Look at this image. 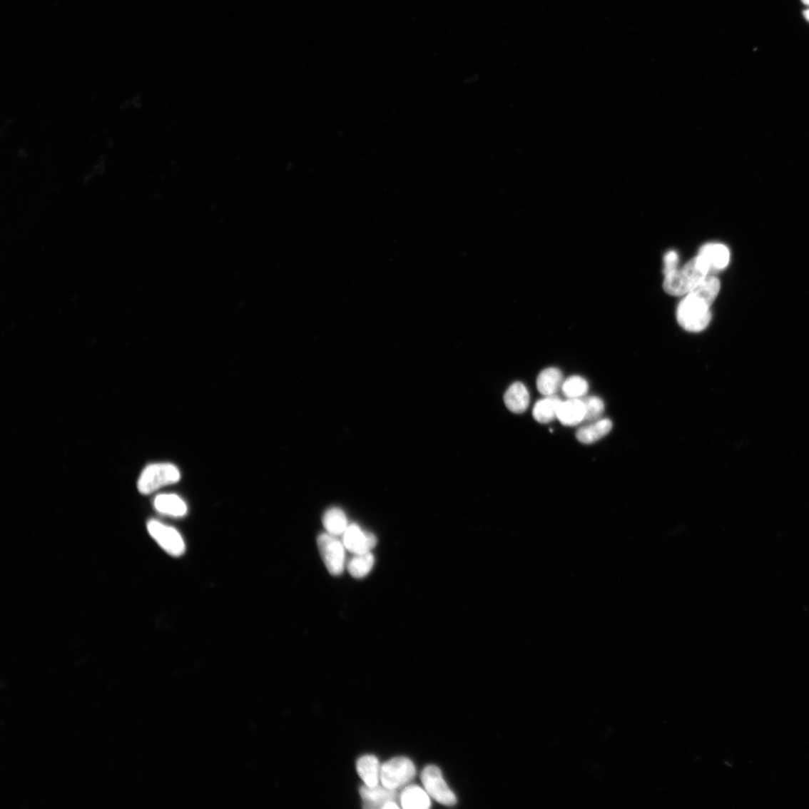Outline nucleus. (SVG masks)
Segmentation results:
<instances>
[{
    "label": "nucleus",
    "mask_w": 809,
    "mask_h": 809,
    "mask_svg": "<svg viewBox=\"0 0 809 809\" xmlns=\"http://www.w3.org/2000/svg\"><path fill=\"white\" fill-rule=\"evenodd\" d=\"M710 273L708 265L697 256L683 268H678L676 273L665 277L663 288L669 295H685Z\"/></svg>",
    "instance_id": "nucleus-1"
},
{
    "label": "nucleus",
    "mask_w": 809,
    "mask_h": 809,
    "mask_svg": "<svg viewBox=\"0 0 809 809\" xmlns=\"http://www.w3.org/2000/svg\"><path fill=\"white\" fill-rule=\"evenodd\" d=\"M711 306L703 300L688 293L680 302L677 310L679 325L689 332H700L711 320Z\"/></svg>",
    "instance_id": "nucleus-2"
},
{
    "label": "nucleus",
    "mask_w": 809,
    "mask_h": 809,
    "mask_svg": "<svg viewBox=\"0 0 809 809\" xmlns=\"http://www.w3.org/2000/svg\"><path fill=\"white\" fill-rule=\"evenodd\" d=\"M180 477L178 469L173 464H149L139 477L138 488L141 493L149 494L165 486L177 483Z\"/></svg>",
    "instance_id": "nucleus-3"
},
{
    "label": "nucleus",
    "mask_w": 809,
    "mask_h": 809,
    "mask_svg": "<svg viewBox=\"0 0 809 809\" xmlns=\"http://www.w3.org/2000/svg\"><path fill=\"white\" fill-rule=\"evenodd\" d=\"M416 775L413 762L406 757H397L381 766L380 782L385 788L397 790L411 783Z\"/></svg>",
    "instance_id": "nucleus-4"
},
{
    "label": "nucleus",
    "mask_w": 809,
    "mask_h": 809,
    "mask_svg": "<svg viewBox=\"0 0 809 809\" xmlns=\"http://www.w3.org/2000/svg\"><path fill=\"white\" fill-rule=\"evenodd\" d=\"M322 560L330 574L340 576L344 571L346 563V547L336 536L322 534L317 539Z\"/></svg>",
    "instance_id": "nucleus-5"
},
{
    "label": "nucleus",
    "mask_w": 809,
    "mask_h": 809,
    "mask_svg": "<svg viewBox=\"0 0 809 809\" xmlns=\"http://www.w3.org/2000/svg\"><path fill=\"white\" fill-rule=\"evenodd\" d=\"M421 777L424 789L430 798L447 806L457 804L455 794L448 787L438 767L427 766L423 770Z\"/></svg>",
    "instance_id": "nucleus-6"
},
{
    "label": "nucleus",
    "mask_w": 809,
    "mask_h": 809,
    "mask_svg": "<svg viewBox=\"0 0 809 809\" xmlns=\"http://www.w3.org/2000/svg\"><path fill=\"white\" fill-rule=\"evenodd\" d=\"M147 530L158 544L172 556H181L185 551L183 538L175 529L157 520L147 523Z\"/></svg>",
    "instance_id": "nucleus-7"
},
{
    "label": "nucleus",
    "mask_w": 809,
    "mask_h": 809,
    "mask_svg": "<svg viewBox=\"0 0 809 809\" xmlns=\"http://www.w3.org/2000/svg\"><path fill=\"white\" fill-rule=\"evenodd\" d=\"M342 543L353 554L365 553L377 546V539L373 534L364 531L356 524H349L342 534Z\"/></svg>",
    "instance_id": "nucleus-8"
},
{
    "label": "nucleus",
    "mask_w": 809,
    "mask_h": 809,
    "mask_svg": "<svg viewBox=\"0 0 809 809\" xmlns=\"http://www.w3.org/2000/svg\"><path fill=\"white\" fill-rule=\"evenodd\" d=\"M360 794L365 808H383L390 802L400 800L397 790L389 789L380 784L373 787L365 785L360 788Z\"/></svg>",
    "instance_id": "nucleus-9"
},
{
    "label": "nucleus",
    "mask_w": 809,
    "mask_h": 809,
    "mask_svg": "<svg viewBox=\"0 0 809 809\" xmlns=\"http://www.w3.org/2000/svg\"><path fill=\"white\" fill-rule=\"evenodd\" d=\"M698 256L706 263L711 273L721 271L726 268L730 262V251L722 244L709 243L701 247Z\"/></svg>",
    "instance_id": "nucleus-10"
},
{
    "label": "nucleus",
    "mask_w": 809,
    "mask_h": 809,
    "mask_svg": "<svg viewBox=\"0 0 809 809\" xmlns=\"http://www.w3.org/2000/svg\"><path fill=\"white\" fill-rule=\"evenodd\" d=\"M507 408L513 413L521 414L529 406L530 395L528 389L521 382H515L507 389L504 396Z\"/></svg>",
    "instance_id": "nucleus-11"
},
{
    "label": "nucleus",
    "mask_w": 809,
    "mask_h": 809,
    "mask_svg": "<svg viewBox=\"0 0 809 809\" xmlns=\"http://www.w3.org/2000/svg\"><path fill=\"white\" fill-rule=\"evenodd\" d=\"M586 408L581 399H569L561 402L557 418L564 426L574 427L584 421Z\"/></svg>",
    "instance_id": "nucleus-12"
},
{
    "label": "nucleus",
    "mask_w": 809,
    "mask_h": 809,
    "mask_svg": "<svg viewBox=\"0 0 809 809\" xmlns=\"http://www.w3.org/2000/svg\"><path fill=\"white\" fill-rule=\"evenodd\" d=\"M356 769L365 785L373 787L380 784L381 766L376 756L367 755L360 758Z\"/></svg>",
    "instance_id": "nucleus-13"
},
{
    "label": "nucleus",
    "mask_w": 809,
    "mask_h": 809,
    "mask_svg": "<svg viewBox=\"0 0 809 809\" xmlns=\"http://www.w3.org/2000/svg\"><path fill=\"white\" fill-rule=\"evenodd\" d=\"M563 374L556 367H549L544 370L536 380L538 392L549 397L556 395L563 385Z\"/></svg>",
    "instance_id": "nucleus-14"
},
{
    "label": "nucleus",
    "mask_w": 809,
    "mask_h": 809,
    "mask_svg": "<svg viewBox=\"0 0 809 809\" xmlns=\"http://www.w3.org/2000/svg\"><path fill=\"white\" fill-rule=\"evenodd\" d=\"M400 802L404 809H428L431 807L429 794L417 785L404 788L400 793Z\"/></svg>",
    "instance_id": "nucleus-15"
},
{
    "label": "nucleus",
    "mask_w": 809,
    "mask_h": 809,
    "mask_svg": "<svg viewBox=\"0 0 809 809\" xmlns=\"http://www.w3.org/2000/svg\"><path fill=\"white\" fill-rule=\"evenodd\" d=\"M612 427L610 419H598L588 426L581 427L576 432V439L582 444L595 443L607 436Z\"/></svg>",
    "instance_id": "nucleus-16"
},
{
    "label": "nucleus",
    "mask_w": 809,
    "mask_h": 809,
    "mask_svg": "<svg viewBox=\"0 0 809 809\" xmlns=\"http://www.w3.org/2000/svg\"><path fill=\"white\" fill-rule=\"evenodd\" d=\"M154 506L161 514L174 517H184L188 512L185 502L174 494H159L155 499Z\"/></svg>",
    "instance_id": "nucleus-17"
},
{
    "label": "nucleus",
    "mask_w": 809,
    "mask_h": 809,
    "mask_svg": "<svg viewBox=\"0 0 809 809\" xmlns=\"http://www.w3.org/2000/svg\"><path fill=\"white\" fill-rule=\"evenodd\" d=\"M561 400L556 395L549 396L537 401L533 409V417L541 424H548L557 418Z\"/></svg>",
    "instance_id": "nucleus-18"
},
{
    "label": "nucleus",
    "mask_w": 809,
    "mask_h": 809,
    "mask_svg": "<svg viewBox=\"0 0 809 809\" xmlns=\"http://www.w3.org/2000/svg\"><path fill=\"white\" fill-rule=\"evenodd\" d=\"M323 526L327 533L338 536L344 534L349 526L346 514L341 509H329L323 517Z\"/></svg>",
    "instance_id": "nucleus-19"
},
{
    "label": "nucleus",
    "mask_w": 809,
    "mask_h": 809,
    "mask_svg": "<svg viewBox=\"0 0 809 809\" xmlns=\"http://www.w3.org/2000/svg\"><path fill=\"white\" fill-rule=\"evenodd\" d=\"M719 290H721V282L717 278L709 275L688 293H692L711 306Z\"/></svg>",
    "instance_id": "nucleus-20"
},
{
    "label": "nucleus",
    "mask_w": 809,
    "mask_h": 809,
    "mask_svg": "<svg viewBox=\"0 0 809 809\" xmlns=\"http://www.w3.org/2000/svg\"><path fill=\"white\" fill-rule=\"evenodd\" d=\"M375 564L373 554L369 551L365 553L354 554L347 564L350 574L356 579H362L367 576Z\"/></svg>",
    "instance_id": "nucleus-21"
},
{
    "label": "nucleus",
    "mask_w": 809,
    "mask_h": 809,
    "mask_svg": "<svg viewBox=\"0 0 809 809\" xmlns=\"http://www.w3.org/2000/svg\"><path fill=\"white\" fill-rule=\"evenodd\" d=\"M589 385L586 380L574 376L566 380L562 385V392L569 399H580L589 392Z\"/></svg>",
    "instance_id": "nucleus-22"
},
{
    "label": "nucleus",
    "mask_w": 809,
    "mask_h": 809,
    "mask_svg": "<svg viewBox=\"0 0 809 809\" xmlns=\"http://www.w3.org/2000/svg\"><path fill=\"white\" fill-rule=\"evenodd\" d=\"M586 408L584 421L594 422L601 417L605 411V404L601 398L591 396L581 400Z\"/></svg>",
    "instance_id": "nucleus-23"
},
{
    "label": "nucleus",
    "mask_w": 809,
    "mask_h": 809,
    "mask_svg": "<svg viewBox=\"0 0 809 809\" xmlns=\"http://www.w3.org/2000/svg\"><path fill=\"white\" fill-rule=\"evenodd\" d=\"M679 256L676 251H668L664 257V276H668L676 273L678 269Z\"/></svg>",
    "instance_id": "nucleus-24"
},
{
    "label": "nucleus",
    "mask_w": 809,
    "mask_h": 809,
    "mask_svg": "<svg viewBox=\"0 0 809 809\" xmlns=\"http://www.w3.org/2000/svg\"><path fill=\"white\" fill-rule=\"evenodd\" d=\"M805 19L809 22V9L803 11Z\"/></svg>",
    "instance_id": "nucleus-25"
},
{
    "label": "nucleus",
    "mask_w": 809,
    "mask_h": 809,
    "mask_svg": "<svg viewBox=\"0 0 809 809\" xmlns=\"http://www.w3.org/2000/svg\"><path fill=\"white\" fill-rule=\"evenodd\" d=\"M802 2L804 5L809 7V0H802Z\"/></svg>",
    "instance_id": "nucleus-26"
}]
</instances>
